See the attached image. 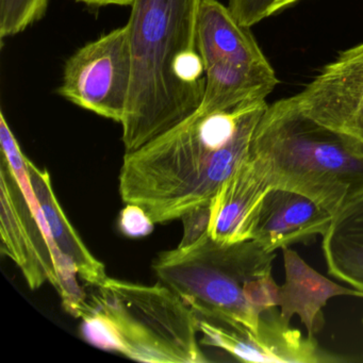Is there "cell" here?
I'll return each instance as SVG.
<instances>
[{
  "mask_svg": "<svg viewBox=\"0 0 363 363\" xmlns=\"http://www.w3.org/2000/svg\"><path fill=\"white\" fill-rule=\"evenodd\" d=\"M267 101L216 113L195 111L135 152L120 172L123 201L143 208L155 224L172 222L210 203L250 156Z\"/></svg>",
  "mask_w": 363,
  "mask_h": 363,
  "instance_id": "obj_1",
  "label": "cell"
},
{
  "mask_svg": "<svg viewBox=\"0 0 363 363\" xmlns=\"http://www.w3.org/2000/svg\"><path fill=\"white\" fill-rule=\"evenodd\" d=\"M203 0H135L127 23L133 80L122 122L125 152L194 113L205 92L196 30Z\"/></svg>",
  "mask_w": 363,
  "mask_h": 363,
  "instance_id": "obj_2",
  "label": "cell"
},
{
  "mask_svg": "<svg viewBox=\"0 0 363 363\" xmlns=\"http://www.w3.org/2000/svg\"><path fill=\"white\" fill-rule=\"evenodd\" d=\"M250 157L269 186L301 193L331 214L363 193V143L308 116L293 96L267 107Z\"/></svg>",
  "mask_w": 363,
  "mask_h": 363,
  "instance_id": "obj_3",
  "label": "cell"
},
{
  "mask_svg": "<svg viewBox=\"0 0 363 363\" xmlns=\"http://www.w3.org/2000/svg\"><path fill=\"white\" fill-rule=\"evenodd\" d=\"M275 258L252 240L220 243L207 233L191 245L161 252L152 267L197 318L256 333L261 314L279 307L280 286L272 275Z\"/></svg>",
  "mask_w": 363,
  "mask_h": 363,
  "instance_id": "obj_4",
  "label": "cell"
},
{
  "mask_svg": "<svg viewBox=\"0 0 363 363\" xmlns=\"http://www.w3.org/2000/svg\"><path fill=\"white\" fill-rule=\"evenodd\" d=\"M96 289L80 316L93 345L141 362L209 361L197 340L199 318L169 286L108 277Z\"/></svg>",
  "mask_w": 363,
  "mask_h": 363,
  "instance_id": "obj_5",
  "label": "cell"
},
{
  "mask_svg": "<svg viewBox=\"0 0 363 363\" xmlns=\"http://www.w3.org/2000/svg\"><path fill=\"white\" fill-rule=\"evenodd\" d=\"M196 44L205 67L203 101L197 111L216 113L252 101H264L277 76L250 27L240 24L218 0H203Z\"/></svg>",
  "mask_w": 363,
  "mask_h": 363,
  "instance_id": "obj_6",
  "label": "cell"
},
{
  "mask_svg": "<svg viewBox=\"0 0 363 363\" xmlns=\"http://www.w3.org/2000/svg\"><path fill=\"white\" fill-rule=\"evenodd\" d=\"M133 80L126 25L76 50L65 65L58 93L69 103L122 124Z\"/></svg>",
  "mask_w": 363,
  "mask_h": 363,
  "instance_id": "obj_7",
  "label": "cell"
},
{
  "mask_svg": "<svg viewBox=\"0 0 363 363\" xmlns=\"http://www.w3.org/2000/svg\"><path fill=\"white\" fill-rule=\"evenodd\" d=\"M201 344L220 348L244 362L340 363L352 361L324 350L313 337L290 326L277 307L261 314L256 333L243 326L199 318Z\"/></svg>",
  "mask_w": 363,
  "mask_h": 363,
  "instance_id": "obj_8",
  "label": "cell"
},
{
  "mask_svg": "<svg viewBox=\"0 0 363 363\" xmlns=\"http://www.w3.org/2000/svg\"><path fill=\"white\" fill-rule=\"evenodd\" d=\"M1 252L20 267L31 290L50 282L58 290L60 276L50 237L35 216L18 176L5 157L0 164Z\"/></svg>",
  "mask_w": 363,
  "mask_h": 363,
  "instance_id": "obj_9",
  "label": "cell"
},
{
  "mask_svg": "<svg viewBox=\"0 0 363 363\" xmlns=\"http://www.w3.org/2000/svg\"><path fill=\"white\" fill-rule=\"evenodd\" d=\"M293 99L310 118L363 143V43L342 52Z\"/></svg>",
  "mask_w": 363,
  "mask_h": 363,
  "instance_id": "obj_10",
  "label": "cell"
},
{
  "mask_svg": "<svg viewBox=\"0 0 363 363\" xmlns=\"http://www.w3.org/2000/svg\"><path fill=\"white\" fill-rule=\"evenodd\" d=\"M333 214L301 193L271 186L257 206L248 226V240L275 252L298 242L324 235Z\"/></svg>",
  "mask_w": 363,
  "mask_h": 363,
  "instance_id": "obj_11",
  "label": "cell"
},
{
  "mask_svg": "<svg viewBox=\"0 0 363 363\" xmlns=\"http://www.w3.org/2000/svg\"><path fill=\"white\" fill-rule=\"evenodd\" d=\"M282 250L286 281L280 286V314L288 323L298 315L308 337H313L324 326L322 310L329 299L342 295L363 298V291L344 288L312 269L295 250Z\"/></svg>",
  "mask_w": 363,
  "mask_h": 363,
  "instance_id": "obj_12",
  "label": "cell"
},
{
  "mask_svg": "<svg viewBox=\"0 0 363 363\" xmlns=\"http://www.w3.org/2000/svg\"><path fill=\"white\" fill-rule=\"evenodd\" d=\"M269 188L248 156L211 199L208 235L220 243L247 241L250 218Z\"/></svg>",
  "mask_w": 363,
  "mask_h": 363,
  "instance_id": "obj_13",
  "label": "cell"
},
{
  "mask_svg": "<svg viewBox=\"0 0 363 363\" xmlns=\"http://www.w3.org/2000/svg\"><path fill=\"white\" fill-rule=\"evenodd\" d=\"M29 184L35 205L41 211L52 245L71 265L72 269L91 286H101L108 276L105 265L93 256L59 203L52 178L46 169H41L28 161Z\"/></svg>",
  "mask_w": 363,
  "mask_h": 363,
  "instance_id": "obj_14",
  "label": "cell"
},
{
  "mask_svg": "<svg viewBox=\"0 0 363 363\" xmlns=\"http://www.w3.org/2000/svg\"><path fill=\"white\" fill-rule=\"evenodd\" d=\"M322 250L328 273L363 291V193L333 214Z\"/></svg>",
  "mask_w": 363,
  "mask_h": 363,
  "instance_id": "obj_15",
  "label": "cell"
},
{
  "mask_svg": "<svg viewBox=\"0 0 363 363\" xmlns=\"http://www.w3.org/2000/svg\"><path fill=\"white\" fill-rule=\"evenodd\" d=\"M48 0H0V39L14 37L41 20Z\"/></svg>",
  "mask_w": 363,
  "mask_h": 363,
  "instance_id": "obj_16",
  "label": "cell"
},
{
  "mask_svg": "<svg viewBox=\"0 0 363 363\" xmlns=\"http://www.w3.org/2000/svg\"><path fill=\"white\" fill-rule=\"evenodd\" d=\"M0 141H1L3 156L7 159L10 167L13 169L16 175L18 176L25 193L29 191L33 194L30 184H29V159L23 154L22 150H21L9 124L6 121L5 114L3 112L0 113Z\"/></svg>",
  "mask_w": 363,
  "mask_h": 363,
  "instance_id": "obj_17",
  "label": "cell"
},
{
  "mask_svg": "<svg viewBox=\"0 0 363 363\" xmlns=\"http://www.w3.org/2000/svg\"><path fill=\"white\" fill-rule=\"evenodd\" d=\"M154 220L147 212L135 203H127L118 218V228L128 238H142L154 231Z\"/></svg>",
  "mask_w": 363,
  "mask_h": 363,
  "instance_id": "obj_18",
  "label": "cell"
},
{
  "mask_svg": "<svg viewBox=\"0 0 363 363\" xmlns=\"http://www.w3.org/2000/svg\"><path fill=\"white\" fill-rule=\"evenodd\" d=\"M211 218V201L197 206L182 216L184 223V237L180 242L179 247L191 245L201 239L209 228Z\"/></svg>",
  "mask_w": 363,
  "mask_h": 363,
  "instance_id": "obj_19",
  "label": "cell"
},
{
  "mask_svg": "<svg viewBox=\"0 0 363 363\" xmlns=\"http://www.w3.org/2000/svg\"><path fill=\"white\" fill-rule=\"evenodd\" d=\"M303 0H231L242 11L258 18H269Z\"/></svg>",
  "mask_w": 363,
  "mask_h": 363,
  "instance_id": "obj_20",
  "label": "cell"
},
{
  "mask_svg": "<svg viewBox=\"0 0 363 363\" xmlns=\"http://www.w3.org/2000/svg\"><path fill=\"white\" fill-rule=\"evenodd\" d=\"M90 7H107V6H123L131 7L135 0H75Z\"/></svg>",
  "mask_w": 363,
  "mask_h": 363,
  "instance_id": "obj_21",
  "label": "cell"
},
{
  "mask_svg": "<svg viewBox=\"0 0 363 363\" xmlns=\"http://www.w3.org/2000/svg\"><path fill=\"white\" fill-rule=\"evenodd\" d=\"M362 324H363V318H362Z\"/></svg>",
  "mask_w": 363,
  "mask_h": 363,
  "instance_id": "obj_22",
  "label": "cell"
}]
</instances>
